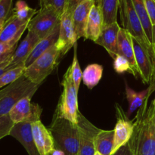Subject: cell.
I'll list each match as a JSON object with an SVG mask.
<instances>
[{"label": "cell", "instance_id": "cell-12", "mask_svg": "<svg viewBox=\"0 0 155 155\" xmlns=\"http://www.w3.org/2000/svg\"><path fill=\"white\" fill-rule=\"evenodd\" d=\"M136 64L140 72V79L145 84H150L154 75V64L151 55L139 41L132 36Z\"/></svg>", "mask_w": 155, "mask_h": 155}, {"label": "cell", "instance_id": "cell-10", "mask_svg": "<svg viewBox=\"0 0 155 155\" xmlns=\"http://www.w3.org/2000/svg\"><path fill=\"white\" fill-rule=\"evenodd\" d=\"M116 114L117 120L114 130V138L112 154L130 142L134 132V121L129 119L122 107L118 104H116Z\"/></svg>", "mask_w": 155, "mask_h": 155}, {"label": "cell", "instance_id": "cell-26", "mask_svg": "<svg viewBox=\"0 0 155 155\" xmlns=\"http://www.w3.org/2000/svg\"><path fill=\"white\" fill-rule=\"evenodd\" d=\"M103 76V66L98 64H89L83 72V83L88 89H92L99 83Z\"/></svg>", "mask_w": 155, "mask_h": 155}, {"label": "cell", "instance_id": "cell-24", "mask_svg": "<svg viewBox=\"0 0 155 155\" xmlns=\"http://www.w3.org/2000/svg\"><path fill=\"white\" fill-rule=\"evenodd\" d=\"M114 138V130H100L95 139V151L101 155H111Z\"/></svg>", "mask_w": 155, "mask_h": 155}, {"label": "cell", "instance_id": "cell-36", "mask_svg": "<svg viewBox=\"0 0 155 155\" xmlns=\"http://www.w3.org/2000/svg\"><path fill=\"white\" fill-rule=\"evenodd\" d=\"M112 155H135V153L132 149L130 143L128 142L125 145L119 148L116 152L114 153Z\"/></svg>", "mask_w": 155, "mask_h": 155}, {"label": "cell", "instance_id": "cell-32", "mask_svg": "<svg viewBox=\"0 0 155 155\" xmlns=\"http://www.w3.org/2000/svg\"><path fill=\"white\" fill-rule=\"evenodd\" d=\"M15 124L11 120L9 114L0 116V140L7 136H10V133Z\"/></svg>", "mask_w": 155, "mask_h": 155}, {"label": "cell", "instance_id": "cell-11", "mask_svg": "<svg viewBox=\"0 0 155 155\" xmlns=\"http://www.w3.org/2000/svg\"><path fill=\"white\" fill-rule=\"evenodd\" d=\"M32 96H27L18 101L8 113L14 124L27 120H40L42 108L38 104H32Z\"/></svg>", "mask_w": 155, "mask_h": 155}, {"label": "cell", "instance_id": "cell-45", "mask_svg": "<svg viewBox=\"0 0 155 155\" xmlns=\"http://www.w3.org/2000/svg\"><path fill=\"white\" fill-rule=\"evenodd\" d=\"M93 1H94V2H95V3H97V2H98V0H93Z\"/></svg>", "mask_w": 155, "mask_h": 155}, {"label": "cell", "instance_id": "cell-38", "mask_svg": "<svg viewBox=\"0 0 155 155\" xmlns=\"http://www.w3.org/2000/svg\"><path fill=\"white\" fill-rule=\"evenodd\" d=\"M148 89V98H149L150 96L151 95V94H152L153 92L155 91V63H154V75H153L152 80H151V82L150 83Z\"/></svg>", "mask_w": 155, "mask_h": 155}, {"label": "cell", "instance_id": "cell-23", "mask_svg": "<svg viewBox=\"0 0 155 155\" xmlns=\"http://www.w3.org/2000/svg\"><path fill=\"white\" fill-rule=\"evenodd\" d=\"M95 4L101 9L103 27L117 22V15L119 9V0H98Z\"/></svg>", "mask_w": 155, "mask_h": 155}, {"label": "cell", "instance_id": "cell-8", "mask_svg": "<svg viewBox=\"0 0 155 155\" xmlns=\"http://www.w3.org/2000/svg\"><path fill=\"white\" fill-rule=\"evenodd\" d=\"M77 125L79 136L78 155H95V139L101 130L89 122L80 111Z\"/></svg>", "mask_w": 155, "mask_h": 155}, {"label": "cell", "instance_id": "cell-6", "mask_svg": "<svg viewBox=\"0 0 155 155\" xmlns=\"http://www.w3.org/2000/svg\"><path fill=\"white\" fill-rule=\"evenodd\" d=\"M61 53L55 45L26 68L24 76L35 85L40 86L58 64Z\"/></svg>", "mask_w": 155, "mask_h": 155}, {"label": "cell", "instance_id": "cell-4", "mask_svg": "<svg viewBox=\"0 0 155 155\" xmlns=\"http://www.w3.org/2000/svg\"><path fill=\"white\" fill-rule=\"evenodd\" d=\"M119 10L120 14L123 28L129 32L133 37L148 51L152 59L153 64L155 63V51L144 31L139 16L132 0H119Z\"/></svg>", "mask_w": 155, "mask_h": 155}, {"label": "cell", "instance_id": "cell-19", "mask_svg": "<svg viewBox=\"0 0 155 155\" xmlns=\"http://www.w3.org/2000/svg\"><path fill=\"white\" fill-rule=\"evenodd\" d=\"M28 24L21 21L12 14L6 20L4 28L0 34V42H8L16 38H21L27 29Z\"/></svg>", "mask_w": 155, "mask_h": 155}, {"label": "cell", "instance_id": "cell-46", "mask_svg": "<svg viewBox=\"0 0 155 155\" xmlns=\"http://www.w3.org/2000/svg\"><path fill=\"white\" fill-rule=\"evenodd\" d=\"M0 1H1V0H0Z\"/></svg>", "mask_w": 155, "mask_h": 155}, {"label": "cell", "instance_id": "cell-40", "mask_svg": "<svg viewBox=\"0 0 155 155\" xmlns=\"http://www.w3.org/2000/svg\"><path fill=\"white\" fill-rule=\"evenodd\" d=\"M51 155H65V154L64 151H61V150L54 149V151H53V153L51 154Z\"/></svg>", "mask_w": 155, "mask_h": 155}, {"label": "cell", "instance_id": "cell-22", "mask_svg": "<svg viewBox=\"0 0 155 155\" xmlns=\"http://www.w3.org/2000/svg\"><path fill=\"white\" fill-rule=\"evenodd\" d=\"M136 11L139 20L143 27L144 31L146 34L147 38L149 40L150 43L154 48L155 51V27L152 25L150 18L148 17L146 8H145L144 0H132Z\"/></svg>", "mask_w": 155, "mask_h": 155}, {"label": "cell", "instance_id": "cell-44", "mask_svg": "<svg viewBox=\"0 0 155 155\" xmlns=\"http://www.w3.org/2000/svg\"><path fill=\"white\" fill-rule=\"evenodd\" d=\"M95 155H101V154H100V153L97 152V151H96V152H95Z\"/></svg>", "mask_w": 155, "mask_h": 155}, {"label": "cell", "instance_id": "cell-30", "mask_svg": "<svg viewBox=\"0 0 155 155\" xmlns=\"http://www.w3.org/2000/svg\"><path fill=\"white\" fill-rule=\"evenodd\" d=\"M77 42L74 46V58H73V62L71 64V70H72V77L74 80V85L77 89V92L80 89V83L83 79V71L80 68V63H79L78 57H77Z\"/></svg>", "mask_w": 155, "mask_h": 155}, {"label": "cell", "instance_id": "cell-35", "mask_svg": "<svg viewBox=\"0 0 155 155\" xmlns=\"http://www.w3.org/2000/svg\"><path fill=\"white\" fill-rule=\"evenodd\" d=\"M144 2L150 21L155 27V0H144Z\"/></svg>", "mask_w": 155, "mask_h": 155}, {"label": "cell", "instance_id": "cell-7", "mask_svg": "<svg viewBox=\"0 0 155 155\" xmlns=\"http://www.w3.org/2000/svg\"><path fill=\"white\" fill-rule=\"evenodd\" d=\"M61 17V15L52 8H40L29 22L27 30L42 39L49 35L60 24Z\"/></svg>", "mask_w": 155, "mask_h": 155}, {"label": "cell", "instance_id": "cell-43", "mask_svg": "<svg viewBox=\"0 0 155 155\" xmlns=\"http://www.w3.org/2000/svg\"><path fill=\"white\" fill-rule=\"evenodd\" d=\"M151 108H152V107H151ZM153 123H154V125L155 127V111H154V110H153Z\"/></svg>", "mask_w": 155, "mask_h": 155}, {"label": "cell", "instance_id": "cell-17", "mask_svg": "<svg viewBox=\"0 0 155 155\" xmlns=\"http://www.w3.org/2000/svg\"><path fill=\"white\" fill-rule=\"evenodd\" d=\"M121 27L117 22L110 24L106 27H103L98 39L95 41V43L101 45L108 52L109 55L113 59L118 55L117 40L118 33Z\"/></svg>", "mask_w": 155, "mask_h": 155}, {"label": "cell", "instance_id": "cell-16", "mask_svg": "<svg viewBox=\"0 0 155 155\" xmlns=\"http://www.w3.org/2000/svg\"><path fill=\"white\" fill-rule=\"evenodd\" d=\"M95 4L93 0H85L77 5L73 12V24L77 40L82 37L86 38L89 13Z\"/></svg>", "mask_w": 155, "mask_h": 155}, {"label": "cell", "instance_id": "cell-15", "mask_svg": "<svg viewBox=\"0 0 155 155\" xmlns=\"http://www.w3.org/2000/svg\"><path fill=\"white\" fill-rule=\"evenodd\" d=\"M117 48L118 54L123 55L128 60L130 65V74H133L136 79L140 78V72L135 57L132 35L124 28H120L118 33Z\"/></svg>", "mask_w": 155, "mask_h": 155}, {"label": "cell", "instance_id": "cell-2", "mask_svg": "<svg viewBox=\"0 0 155 155\" xmlns=\"http://www.w3.org/2000/svg\"><path fill=\"white\" fill-rule=\"evenodd\" d=\"M55 149L61 150L65 155H78L79 136L77 125L64 118L53 116L50 125Z\"/></svg>", "mask_w": 155, "mask_h": 155}, {"label": "cell", "instance_id": "cell-14", "mask_svg": "<svg viewBox=\"0 0 155 155\" xmlns=\"http://www.w3.org/2000/svg\"><path fill=\"white\" fill-rule=\"evenodd\" d=\"M27 120L15 124L10 133V136L15 138L23 145L28 155H40L35 144L32 131V123Z\"/></svg>", "mask_w": 155, "mask_h": 155}, {"label": "cell", "instance_id": "cell-21", "mask_svg": "<svg viewBox=\"0 0 155 155\" xmlns=\"http://www.w3.org/2000/svg\"><path fill=\"white\" fill-rule=\"evenodd\" d=\"M102 28L103 19L101 9L98 5L95 4L89 13L85 39L95 42L99 37Z\"/></svg>", "mask_w": 155, "mask_h": 155}, {"label": "cell", "instance_id": "cell-41", "mask_svg": "<svg viewBox=\"0 0 155 155\" xmlns=\"http://www.w3.org/2000/svg\"><path fill=\"white\" fill-rule=\"evenodd\" d=\"M6 21H0V34H1L3 28H4V26L5 24Z\"/></svg>", "mask_w": 155, "mask_h": 155}, {"label": "cell", "instance_id": "cell-20", "mask_svg": "<svg viewBox=\"0 0 155 155\" xmlns=\"http://www.w3.org/2000/svg\"><path fill=\"white\" fill-rule=\"evenodd\" d=\"M59 30H60V24L54 29V30H53L49 35H48L46 37L40 39V40L38 42V43L36 44V46L33 48L31 54H30L28 58L26 61V68L30 66V65L31 64H33L38 58H39L41 55H42L44 53L46 52L48 49H50L51 47L54 46V45H55L56 42H57L58 41V39Z\"/></svg>", "mask_w": 155, "mask_h": 155}, {"label": "cell", "instance_id": "cell-13", "mask_svg": "<svg viewBox=\"0 0 155 155\" xmlns=\"http://www.w3.org/2000/svg\"><path fill=\"white\" fill-rule=\"evenodd\" d=\"M32 131L35 144L40 155H51L55 149L53 136L41 120L32 123Z\"/></svg>", "mask_w": 155, "mask_h": 155}, {"label": "cell", "instance_id": "cell-42", "mask_svg": "<svg viewBox=\"0 0 155 155\" xmlns=\"http://www.w3.org/2000/svg\"><path fill=\"white\" fill-rule=\"evenodd\" d=\"M151 107H152L153 110L155 111V98H154V99L152 101V103H151Z\"/></svg>", "mask_w": 155, "mask_h": 155}, {"label": "cell", "instance_id": "cell-33", "mask_svg": "<svg viewBox=\"0 0 155 155\" xmlns=\"http://www.w3.org/2000/svg\"><path fill=\"white\" fill-rule=\"evenodd\" d=\"M114 69L117 74L130 72V65L128 60L123 55L118 54L114 59Z\"/></svg>", "mask_w": 155, "mask_h": 155}, {"label": "cell", "instance_id": "cell-25", "mask_svg": "<svg viewBox=\"0 0 155 155\" xmlns=\"http://www.w3.org/2000/svg\"><path fill=\"white\" fill-rule=\"evenodd\" d=\"M126 97L129 102V110L127 111V117H130L138 108H140L148 98V89H146L142 92H137L133 90L125 82Z\"/></svg>", "mask_w": 155, "mask_h": 155}, {"label": "cell", "instance_id": "cell-9", "mask_svg": "<svg viewBox=\"0 0 155 155\" xmlns=\"http://www.w3.org/2000/svg\"><path fill=\"white\" fill-rule=\"evenodd\" d=\"M73 12L71 9L66 8L61 17L59 36L55 46L61 56L65 55L77 42L73 24Z\"/></svg>", "mask_w": 155, "mask_h": 155}, {"label": "cell", "instance_id": "cell-29", "mask_svg": "<svg viewBox=\"0 0 155 155\" xmlns=\"http://www.w3.org/2000/svg\"><path fill=\"white\" fill-rule=\"evenodd\" d=\"M21 38H16L8 42H0V64L6 60L12 58L18 47V42Z\"/></svg>", "mask_w": 155, "mask_h": 155}, {"label": "cell", "instance_id": "cell-34", "mask_svg": "<svg viewBox=\"0 0 155 155\" xmlns=\"http://www.w3.org/2000/svg\"><path fill=\"white\" fill-rule=\"evenodd\" d=\"M13 0H1L0 1V21H6L9 18L8 15L12 10Z\"/></svg>", "mask_w": 155, "mask_h": 155}, {"label": "cell", "instance_id": "cell-27", "mask_svg": "<svg viewBox=\"0 0 155 155\" xmlns=\"http://www.w3.org/2000/svg\"><path fill=\"white\" fill-rule=\"evenodd\" d=\"M38 11L30 7L24 0H18L12 10V15L24 22L29 23L30 20L36 15Z\"/></svg>", "mask_w": 155, "mask_h": 155}, {"label": "cell", "instance_id": "cell-5", "mask_svg": "<svg viewBox=\"0 0 155 155\" xmlns=\"http://www.w3.org/2000/svg\"><path fill=\"white\" fill-rule=\"evenodd\" d=\"M39 86L35 85L24 75L0 90V116L8 114L12 107L22 98L33 96Z\"/></svg>", "mask_w": 155, "mask_h": 155}, {"label": "cell", "instance_id": "cell-31", "mask_svg": "<svg viewBox=\"0 0 155 155\" xmlns=\"http://www.w3.org/2000/svg\"><path fill=\"white\" fill-rule=\"evenodd\" d=\"M67 5H68V0H39L40 8H52L61 15H62L66 9Z\"/></svg>", "mask_w": 155, "mask_h": 155}, {"label": "cell", "instance_id": "cell-28", "mask_svg": "<svg viewBox=\"0 0 155 155\" xmlns=\"http://www.w3.org/2000/svg\"><path fill=\"white\" fill-rule=\"evenodd\" d=\"M26 67L24 65L16 67L8 70L0 76V89L5 86H8L11 83L16 81L18 79L22 77L25 72Z\"/></svg>", "mask_w": 155, "mask_h": 155}, {"label": "cell", "instance_id": "cell-3", "mask_svg": "<svg viewBox=\"0 0 155 155\" xmlns=\"http://www.w3.org/2000/svg\"><path fill=\"white\" fill-rule=\"evenodd\" d=\"M61 86H63V91L59 98L54 116L66 119L77 125V117L80 111L77 99L78 92L73 80L71 66L68 68L64 75Z\"/></svg>", "mask_w": 155, "mask_h": 155}, {"label": "cell", "instance_id": "cell-18", "mask_svg": "<svg viewBox=\"0 0 155 155\" xmlns=\"http://www.w3.org/2000/svg\"><path fill=\"white\" fill-rule=\"evenodd\" d=\"M39 40V38L35 33L28 31L24 40L17 47L11 61V66L13 68L22 65L25 66L26 61Z\"/></svg>", "mask_w": 155, "mask_h": 155}, {"label": "cell", "instance_id": "cell-1", "mask_svg": "<svg viewBox=\"0 0 155 155\" xmlns=\"http://www.w3.org/2000/svg\"><path fill=\"white\" fill-rule=\"evenodd\" d=\"M148 100H145L134 119V132L129 143L135 155H155V127Z\"/></svg>", "mask_w": 155, "mask_h": 155}, {"label": "cell", "instance_id": "cell-39", "mask_svg": "<svg viewBox=\"0 0 155 155\" xmlns=\"http://www.w3.org/2000/svg\"><path fill=\"white\" fill-rule=\"evenodd\" d=\"M83 1H85V0H68V5H67L66 8H68L74 11L77 5L80 4Z\"/></svg>", "mask_w": 155, "mask_h": 155}, {"label": "cell", "instance_id": "cell-37", "mask_svg": "<svg viewBox=\"0 0 155 155\" xmlns=\"http://www.w3.org/2000/svg\"><path fill=\"white\" fill-rule=\"evenodd\" d=\"M12 58L8 59V60H6L5 61H4L3 63H2L1 64H0V76H1L2 74H4L5 72H6V71H8V70L14 68L13 67H12L10 65Z\"/></svg>", "mask_w": 155, "mask_h": 155}]
</instances>
